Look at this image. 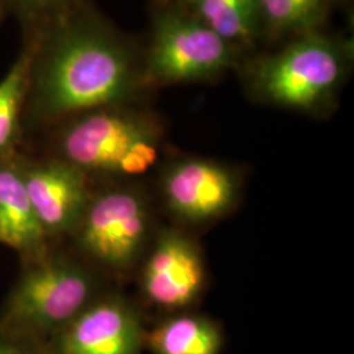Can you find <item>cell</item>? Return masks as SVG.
Wrapping results in <instances>:
<instances>
[{
	"mask_svg": "<svg viewBox=\"0 0 354 354\" xmlns=\"http://www.w3.org/2000/svg\"><path fill=\"white\" fill-rule=\"evenodd\" d=\"M260 20L274 32L313 33L326 17L328 0H257Z\"/></svg>",
	"mask_w": 354,
	"mask_h": 354,
	"instance_id": "15",
	"label": "cell"
},
{
	"mask_svg": "<svg viewBox=\"0 0 354 354\" xmlns=\"http://www.w3.org/2000/svg\"><path fill=\"white\" fill-rule=\"evenodd\" d=\"M238 61V48L185 10L160 13L142 67L143 83L172 84L207 80Z\"/></svg>",
	"mask_w": 354,
	"mask_h": 354,
	"instance_id": "5",
	"label": "cell"
},
{
	"mask_svg": "<svg viewBox=\"0 0 354 354\" xmlns=\"http://www.w3.org/2000/svg\"><path fill=\"white\" fill-rule=\"evenodd\" d=\"M30 62L32 45L23 41L19 57L0 80V159L21 151Z\"/></svg>",
	"mask_w": 354,
	"mask_h": 354,
	"instance_id": "13",
	"label": "cell"
},
{
	"mask_svg": "<svg viewBox=\"0 0 354 354\" xmlns=\"http://www.w3.org/2000/svg\"><path fill=\"white\" fill-rule=\"evenodd\" d=\"M185 11L234 46L248 45L257 33V0H181Z\"/></svg>",
	"mask_w": 354,
	"mask_h": 354,
	"instance_id": "14",
	"label": "cell"
},
{
	"mask_svg": "<svg viewBox=\"0 0 354 354\" xmlns=\"http://www.w3.org/2000/svg\"><path fill=\"white\" fill-rule=\"evenodd\" d=\"M50 131L48 155L75 165L87 176H125L127 162L140 142L160 136L146 114L117 105L79 114Z\"/></svg>",
	"mask_w": 354,
	"mask_h": 354,
	"instance_id": "3",
	"label": "cell"
},
{
	"mask_svg": "<svg viewBox=\"0 0 354 354\" xmlns=\"http://www.w3.org/2000/svg\"><path fill=\"white\" fill-rule=\"evenodd\" d=\"M165 201L174 214L189 222H206L227 213L235 203L234 174L213 160L187 158L169 165L163 175Z\"/></svg>",
	"mask_w": 354,
	"mask_h": 354,
	"instance_id": "9",
	"label": "cell"
},
{
	"mask_svg": "<svg viewBox=\"0 0 354 354\" xmlns=\"http://www.w3.org/2000/svg\"><path fill=\"white\" fill-rule=\"evenodd\" d=\"M21 159L23 151L0 159V244L24 263L49 251L53 243L39 226L26 192Z\"/></svg>",
	"mask_w": 354,
	"mask_h": 354,
	"instance_id": "11",
	"label": "cell"
},
{
	"mask_svg": "<svg viewBox=\"0 0 354 354\" xmlns=\"http://www.w3.org/2000/svg\"><path fill=\"white\" fill-rule=\"evenodd\" d=\"M23 176L39 226L53 243L73 235L88 205L89 177L53 155L35 158L23 152Z\"/></svg>",
	"mask_w": 354,
	"mask_h": 354,
	"instance_id": "7",
	"label": "cell"
},
{
	"mask_svg": "<svg viewBox=\"0 0 354 354\" xmlns=\"http://www.w3.org/2000/svg\"><path fill=\"white\" fill-rule=\"evenodd\" d=\"M99 295V281L88 266L51 247L21 263L0 310V337L48 346Z\"/></svg>",
	"mask_w": 354,
	"mask_h": 354,
	"instance_id": "2",
	"label": "cell"
},
{
	"mask_svg": "<svg viewBox=\"0 0 354 354\" xmlns=\"http://www.w3.org/2000/svg\"><path fill=\"white\" fill-rule=\"evenodd\" d=\"M8 10H10L8 0H0V21H1V19L4 17V15Z\"/></svg>",
	"mask_w": 354,
	"mask_h": 354,
	"instance_id": "18",
	"label": "cell"
},
{
	"mask_svg": "<svg viewBox=\"0 0 354 354\" xmlns=\"http://www.w3.org/2000/svg\"><path fill=\"white\" fill-rule=\"evenodd\" d=\"M149 209L137 190L113 187L92 193L82 221L71 235L86 259L112 272L137 263L147 241Z\"/></svg>",
	"mask_w": 354,
	"mask_h": 354,
	"instance_id": "6",
	"label": "cell"
},
{
	"mask_svg": "<svg viewBox=\"0 0 354 354\" xmlns=\"http://www.w3.org/2000/svg\"><path fill=\"white\" fill-rule=\"evenodd\" d=\"M23 41L32 45L26 131L125 105L143 83L127 39L84 6L37 38Z\"/></svg>",
	"mask_w": 354,
	"mask_h": 354,
	"instance_id": "1",
	"label": "cell"
},
{
	"mask_svg": "<svg viewBox=\"0 0 354 354\" xmlns=\"http://www.w3.org/2000/svg\"><path fill=\"white\" fill-rule=\"evenodd\" d=\"M345 73L342 49L329 38L307 33L251 70L254 91L266 102L310 111L339 87Z\"/></svg>",
	"mask_w": 354,
	"mask_h": 354,
	"instance_id": "4",
	"label": "cell"
},
{
	"mask_svg": "<svg viewBox=\"0 0 354 354\" xmlns=\"http://www.w3.org/2000/svg\"><path fill=\"white\" fill-rule=\"evenodd\" d=\"M146 330L138 311L118 295H99L46 349L49 354H140Z\"/></svg>",
	"mask_w": 354,
	"mask_h": 354,
	"instance_id": "8",
	"label": "cell"
},
{
	"mask_svg": "<svg viewBox=\"0 0 354 354\" xmlns=\"http://www.w3.org/2000/svg\"><path fill=\"white\" fill-rule=\"evenodd\" d=\"M0 354H49L46 346L0 337Z\"/></svg>",
	"mask_w": 354,
	"mask_h": 354,
	"instance_id": "17",
	"label": "cell"
},
{
	"mask_svg": "<svg viewBox=\"0 0 354 354\" xmlns=\"http://www.w3.org/2000/svg\"><path fill=\"white\" fill-rule=\"evenodd\" d=\"M142 290L156 307L181 310L194 304L205 285V266L197 245L177 231H165L142 272Z\"/></svg>",
	"mask_w": 354,
	"mask_h": 354,
	"instance_id": "10",
	"label": "cell"
},
{
	"mask_svg": "<svg viewBox=\"0 0 354 354\" xmlns=\"http://www.w3.org/2000/svg\"><path fill=\"white\" fill-rule=\"evenodd\" d=\"M222 327L210 317L183 314L165 319L146 332L145 346L152 354H221Z\"/></svg>",
	"mask_w": 354,
	"mask_h": 354,
	"instance_id": "12",
	"label": "cell"
},
{
	"mask_svg": "<svg viewBox=\"0 0 354 354\" xmlns=\"http://www.w3.org/2000/svg\"><path fill=\"white\" fill-rule=\"evenodd\" d=\"M23 26V38L33 39L83 6V0H8Z\"/></svg>",
	"mask_w": 354,
	"mask_h": 354,
	"instance_id": "16",
	"label": "cell"
}]
</instances>
